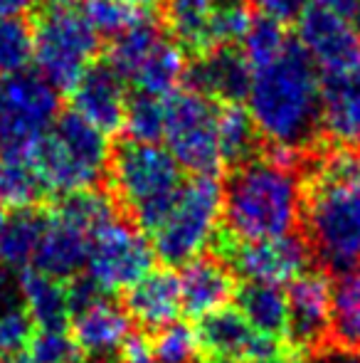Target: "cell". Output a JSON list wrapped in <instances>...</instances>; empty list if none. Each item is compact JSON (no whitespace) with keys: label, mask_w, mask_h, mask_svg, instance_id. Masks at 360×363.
Returning a JSON list of instances; mask_svg holds the SVG:
<instances>
[{"label":"cell","mask_w":360,"mask_h":363,"mask_svg":"<svg viewBox=\"0 0 360 363\" xmlns=\"http://www.w3.org/2000/svg\"><path fill=\"white\" fill-rule=\"evenodd\" d=\"M163 141L182 171L217 176L222 168L220 134H217L220 101L187 86L163 96Z\"/></svg>","instance_id":"cell-9"},{"label":"cell","mask_w":360,"mask_h":363,"mask_svg":"<svg viewBox=\"0 0 360 363\" xmlns=\"http://www.w3.org/2000/svg\"><path fill=\"white\" fill-rule=\"evenodd\" d=\"M185 77L192 89L202 91L210 99L220 104H240L250 91L252 67L245 55L225 45V48L197 55V62L187 69Z\"/></svg>","instance_id":"cell-22"},{"label":"cell","mask_w":360,"mask_h":363,"mask_svg":"<svg viewBox=\"0 0 360 363\" xmlns=\"http://www.w3.org/2000/svg\"><path fill=\"white\" fill-rule=\"evenodd\" d=\"M121 304L139 331L156 334L163 326L178 321L182 314L178 274L170 267L151 269L139 282L121 291Z\"/></svg>","instance_id":"cell-18"},{"label":"cell","mask_w":360,"mask_h":363,"mask_svg":"<svg viewBox=\"0 0 360 363\" xmlns=\"http://www.w3.org/2000/svg\"><path fill=\"white\" fill-rule=\"evenodd\" d=\"M33 62V30L23 18H0V77L28 69Z\"/></svg>","instance_id":"cell-32"},{"label":"cell","mask_w":360,"mask_h":363,"mask_svg":"<svg viewBox=\"0 0 360 363\" xmlns=\"http://www.w3.org/2000/svg\"><path fill=\"white\" fill-rule=\"evenodd\" d=\"M59 116V89L40 72L0 77V156L30 161Z\"/></svg>","instance_id":"cell-7"},{"label":"cell","mask_w":360,"mask_h":363,"mask_svg":"<svg viewBox=\"0 0 360 363\" xmlns=\"http://www.w3.org/2000/svg\"><path fill=\"white\" fill-rule=\"evenodd\" d=\"M240 43L242 55H245V60L250 62L252 69L272 62L274 57H279L291 45L286 38V30H284V23L265 18V15L260 20H252L250 30H247Z\"/></svg>","instance_id":"cell-30"},{"label":"cell","mask_w":360,"mask_h":363,"mask_svg":"<svg viewBox=\"0 0 360 363\" xmlns=\"http://www.w3.org/2000/svg\"><path fill=\"white\" fill-rule=\"evenodd\" d=\"M153 262L156 252L153 245L149 242V235L119 216L91 233L84 272L106 294H121L146 272H151Z\"/></svg>","instance_id":"cell-12"},{"label":"cell","mask_w":360,"mask_h":363,"mask_svg":"<svg viewBox=\"0 0 360 363\" xmlns=\"http://www.w3.org/2000/svg\"><path fill=\"white\" fill-rule=\"evenodd\" d=\"M356 0H311L296 18L298 48L323 72L360 65Z\"/></svg>","instance_id":"cell-10"},{"label":"cell","mask_w":360,"mask_h":363,"mask_svg":"<svg viewBox=\"0 0 360 363\" xmlns=\"http://www.w3.org/2000/svg\"><path fill=\"white\" fill-rule=\"evenodd\" d=\"M163 124H166L163 96L139 91L126 104V116L121 129L126 131V139L131 141L158 144V141H163Z\"/></svg>","instance_id":"cell-29"},{"label":"cell","mask_w":360,"mask_h":363,"mask_svg":"<svg viewBox=\"0 0 360 363\" xmlns=\"http://www.w3.org/2000/svg\"><path fill=\"white\" fill-rule=\"evenodd\" d=\"M301 158L274 151L257 153L227 173L217 230L235 240L301 233Z\"/></svg>","instance_id":"cell-3"},{"label":"cell","mask_w":360,"mask_h":363,"mask_svg":"<svg viewBox=\"0 0 360 363\" xmlns=\"http://www.w3.org/2000/svg\"><path fill=\"white\" fill-rule=\"evenodd\" d=\"M45 3H47L50 8H74L79 0H45Z\"/></svg>","instance_id":"cell-41"},{"label":"cell","mask_w":360,"mask_h":363,"mask_svg":"<svg viewBox=\"0 0 360 363\" xmlns=\"http://www.w3.org/2000/svg\"><path fill=\"white\" fill-rule=\"evenodd\" d=\"M69 101L74 114H79L91 126L104 131L106 136L116 134L124 126L129 104L126 82L109 65H91L69 89Z\"/></svg>","instance_id":"cell-17"},{"label":"cell","mask_w":360,"mask_h":363,"mask_svg":"<svg viewBox=\"0 0 360 363\" xmlns=\"http://www.w3.org/2000/svg\"><path fill=\"white\" fill-rule=\"evenodd\" d=\"M28 356L33 363H74L82 354H79L69 329H37L28 346Z\"/></svg>","instance_id":"cell-34"},{"label":"cell","mask_w":360,"mask_h":363,"mask_svg":"<svg viewBox=\"0 0 360 363\" xmlns=\"http://www.w3.org/2000/svg\"><path fill=\"white\" fill-rule=\"evenodd\" d=\"M0 363H3V361H0Z\"/></svg>","instance_id":"cell-48"},{"label":"cell","mask_w":360,"mask_h":363,"mask_svg":"<svg viewBox=\"0 0 360 363\" xmlns=\"http://www.w3.org/2000/svg\"><path fill=\"white\" fill-rule=\"evenodd\" d=\"M35 0H0V18H23Z\"/></svg>","instance_id":"cell-38"},{"label":"cell","mask_w":360,"mask_h":363,"mask_svg":"<svg viewBox=\"0 0 360 363\" xmlns=\"http://www.w3.org/2000/svg\"><path fill=\"white\" fill-rule=\"evenodd\" d=\"M50 223V203L10 208L0 223V264L8 269L30 267L35 250Z\"/></svg>","instance_id":"cell-24"},{"label":"cell","mask_w":360,"mask_h":363,"mask_svg":"<svg viewBox=\"0 0 360 363\" xmlns=\"http://www.w3.org/2000/svg\"><path fill=\"white\" fill-rule=\"evenodd\" d=\"M3 218H5V211H3V206H0V223H3Z\"/></svg>","instance_id":"cell-45"},{"label":"cell","mask_w":360,"mask_h":363,"mask_svg":"<svg viewBox=\"0 0 360 363\" xmlns=\"http://www.w3.org/2000/svg\"><path fill=\"white\" fill-rule=\"evenodd\" d=\"M35 331L37 326H35L30 311L25 309V304L8 301L0 306V361L25 354Z\"/></svg>","instance_id":"cell-33"},{"label":"cell","mask_w":360,"mask_h":363,"mask_svg":"<svg viewBox=\"0 0 360 363\" xmlns=\"http://www.w3.org/2000/svg\"><path fill=\"white\" fill-rule=\"evenodd\" d=\"M18 291L37 329H69L72 309H69L67 282H59L37 269L25 267L20 269Z\"/></svg>","instance_id":"cell-25"},{"label":"cell","mask_w":360,"mask_h":363,"mask_svg":"<svg viewBox=\"0 0 360 363\" xmlns=\"http://www.w3.org/2000/svg\"><path fill=\"white\" fill-rule=\"evenodd\" d=\"M237 309L245 319L267 339L279 341L284 346L289 324V301L286 287L274 282H257V279H237L235 289Z\"/></svg>","instance_id":"cell-23"},{"label":"cell","mask_w":360,"mask_h":363,"mask_svg":"<svg viewBox=\"0 0 360 363\" xmlns=\"http://www.w3.org/2000/svg\"><path fill=\"white\" fill-rule=\"evenodd\" d=\"M250 363H298V359L289 354V351H281V354L269 356V359H260V361H250Z\"/></svg>","instance_id":"cell-40"},{"label":"cell","mask_w":360,"mask_h":363,"mask_svg":"<svg viewBox=\"0 0 360 363\" xmlns=\"http://www.w3.org/2000/svg\"><path fill=\"white\" fill-rule=\"evenodd\" d=\"M131 3L141 5V8H146V5H151V3H153V0H131Z\"/></svg>","instance_id":"cell-43"},{"label":"cell","mask_w":360,"mask_h":363,"mask_svg":"<svg viewBox=\"0 0 360 363\" xmlns=\"http://www.w3.org/2000/svg\"><path fill=\"white\" fill-rule=\"evenodd\" d=\"M222 218V183L217 176L192 173L185 178L173 208L151 235L163 267H182L210 247Z\"/></svg>","instance_id":"cell-6"},{"label":"cell","mask_w":360,"mask_h":363,"mask_svg":"<svg viewBox=\"0 0 360 363\" xmlns=\"http://www.w3.org/2000/svg\"><path fill=\"white\" fill-rule=\"evenodd\" d=\"M15 291H18V284H13V279H10V269L0 264V306L15 301Z\"/></svg>","instance_id":"cell-39"},{"label":"cell","mask_w":360,"mask_h":363,"mask_svg":"<svg viewBox=\"0 0 360 363\" xmlns=\"http://www.w3.org/2000/svg\"><path fill=\"white\" fill-rule=\"evenodd\" d=\"M99 52V33L74 8H50L33 30V62L59 91H69Z\"/></svg>","instance_id":"cell-8"},{"label":"cell","mask_w":360,"mask_h":363,"mask_svg":"<svg viewBox=\"0 0 360 363\" xmlns=\"http://www.w3.org/2000/svg\"><path fill=\"white\" fill-rule=\"evenodd\" d=\"M0 173H3V156H0Z\"/></svg>","instance_id":"cell-47"},{"label":"cell","mask_w":360,"mask_h":363,"mask_svg":"<svg viewBox=\"0 0 360 363\" xmlns=\"http://www.w3.org/2000/svg\"><path fill=\"white\" fill-rule=\"evenodd\" d=\"M286 287L289 324H286V351L298 361L308 354L328 346L331 334V274L311 267L294 277Z\"/></svg>","instance_id":"cell-14"},{"label":"cell","mask_w":360,"mask_h":363,"mask_svg":"<svg viewBox=\"0 0 360 363\" xmlns=\"http://www.w3.org/2000/svg\"><path fill=\"white\" fill-rule=\"evenodd\" d=\"M220 156L222 166L232 168L247 158L257 156L262 144V136L252 121L250 111L242 109L240 104H220Z\"/></svg>","instance_id":"cell-28"},{"label":"cell","mask_w":360,"mask_h":363,"mask_svg":"<svg viewBox=\"0 0 360 363\" xmlns=\"http://www.w3.org/2000/svg\"><path fill=\"white\" fill-rule=\"evenodd\" d=\"M106 181L121 216L151 238L170 213L185 178L168 148L126 139L111 148Z\"/></svg>","instance_id":"cell-4"},{"label":"cell","mask_w":360,"mask_h":363,"mask_svg":"<svg viewBox=\"0 0 360 363\" xmlns=\"http://www.w3.org/2000/svg\"><path fill=\"white\" fill-rule=\"evenodd\" d=\"M185 74L187 65L182 48L175 40L161 38L126 82H131L144 94L168 96L170 91L178 89V84L185 79Z\"/></svg>","instance_id":"cell-26"},{"label":"cell","mask_w":360,"mask_h":363,"mask_svg":"<svg viewBox=\"0 0 360 363\" xmlns=\"http://www.w3.org/2000/svg\"><path fill=\"white\" fill-rule=\"evenodd\" d=\"M111 146L104 131L74 111H59L52 129L35 146L30 163L50 198L101 188L109 178Z\"/></svg>","instance_id":"cell-5"},{"label":"cell","mask_w":360,"mask_h":363,"mask_svg":"<svg viewBox=\"0 0 360 363\" xmlns=\"http://www.w3.org/2000/svg\"><path fill=\"white\" fill-rule=\"evenodd\" d=\"M265 18L279 20V23H289L296 20L301 15V10L306 8L311 0H250Z\"/></svg>","instance_id":"cell-35"},{"label":"cell","mask_w":360,"mask_h":363,"mask_svg":"<svg viewBox=\"0 0 360 363\" xmlns=\"http://www.w3.org/2000/svg\"><path fill=\"white\" fill-rule=\"evenodd\" d=\"M328 344L360 354V267L338 274L331 287Z\"/></svg>","instance_id":"cell-27"},{"label":"cell","mask_w":360,"mask_h":363,"mask_svg":"<svg viewBox=\"0 0 360 363\" xmlns=\"http://www.w3.org/2000/svg\"><path fill=\"white\" fill-rule=\"evenodd\" d=\"M69 334L79 354L89 361H116L126 341L134 336V321L126 314L124 304L109 296H101L84 311L72 316Z\"/></svg>","instance_id":"cell-16"},{"label":"cell","mask_w":360,"mask_h":363,"mask_svg":"<svg viewBox=\"0 0 360 363\" xmlns=\"http://www.w3.org/2000/svg\"><path fill=\"white\" fill-rule=\"evenodd\" d=\"M210 250L235 272L237 279L289 284L301 272L316 267L301 233L269 240H235L217 230Z\"/></svg>","instance_id":"cell-11"},{"label":"cell","mask_w":360,"mask_h":363,"mask_svg":"<svg viewBox=\"0 0 360 363\" xmlns=\"http://www.w3.org/2000/svg\"><path fill=\"white\" fill-rule=\"evenodd\" d=\"M116 363H158L151 351V341L144 331H134L129 341H126L124 351L119 354Z\"/></svg>","instance_id":"cell-36"},{"label":"cell","mask_w":360,"mask_h":363,"mask_svg":"<svg viewBox=\"0 0 360 363\" xmlns=\"http://www.w3.org/2000/svg\"><path fill=\"white\" fill-rule=\"evenodd\" d=\"M5 363H33V359H30V356H28V351H25V354L15 356V359H8Z\"/></svg>","instance_id":"cell-42"},{"label":"cell","mask_w":360,"mask_h":363,"mask_svg":"<svg viewBox=\"0 0 360 363\" xmlns=\"http://www.w3.org/2000/svg\"><path fill=\"white\" fill-rule=\"evenodd\" d=\"M84 18L99 35L116 38L146 18L144 8L131 0H82Z\"/></svg>","instance_id":"cell-31"},{"label":"cell","mask_w":360,"mask_h":363,"mask_svg":"<svg viewBox=\"0 0 360 363\" xmlns=\"http://www.w3.org/2000/svg\"><path fill=\"white\" fill-rule=\"evenodd\" d=\"M356 23H358V33H360V13H358V20H356Z\"/></svg>","instance_id":"cell-46"},{"label":"cell","mask_w":360,"mask_h":363,"mask_svg":"<svg viewBox=\"0 0 360 363\" xmlns=\"http://www.w3.org/2000/svg\"><path fill=\"white\" fill-rule=\"evenodd\" d=\"M298 363H360V354H353V351L338 349V346H323V349L308 354L306 359H301Z\"/></svg>","instance_id":"cell-37"},{"label":"cell","mask_w":360,"mask_h":363,"mask_svg":"<svg viewBox=\"0 0 360 363\" xmlns=\"http://www.w3.org/2000/svg\"><path fill=\"white\" fill-rule=\"evenodd\" d=\"M321 134L333 146L360 148V65L321 74Z\"/></svg>","instance_id":"cell-19"},{"label":"cell","mask_w":360,"mask_h":363,"mask_svg":"<svg viewBox=\"0 0 360 363\" xmlns=\"http://www.w3.org/2000/svg\"><path fill=\"white\" fill-rule=\"evenodd\" d=\"M250 0H168L166 25L182 50L205 55L245 38L252 25Z\"/></svg>","instance_id":"cell-13"},{"label":"cell","mask_w":360,"mask_h":363,"mask_svg":"<svg viewBox=\"0 0 360 363\" xmlns=\"http://www.w3.org/2000/svg\"><path fill=\"white\" fill-rule=\"evenodd\" d=\"M192 329H195L200 354L225 356L232 361L250 363L286 351V346H281L279 341H272L265 334H260L245 319V314L230 304L200 316Z\"/></svg>","instance_id":"cell-15"},{"label":"cell","mask_w":360,"mask_h":363,"mask_svg":"<svg viewBox=\"0 0 360 363\" xmlns=\"http://www.w3.org/2000/svg\"><path fill=\"white\" fill-rule=\"evenodd\" d=\"M89 238L91 235L84 233L82 228L50 211V223L40 238L30 267L47 277L59 279V282H69L87 269Z\"/></svg>","instance_id":"cell-21"},{"label":"cell","mask_w":360,"mask_h":363,"mask_svg":"<svg viewBox=\"0 0 360 363\" xmlns=\"http://www.w3.org/2000/svg\"><path fill=\"white\" fill-rule=\"evenodd\" d=\"M180 304L182 314L200 319L210 311L227 306L235 299L237 277L217 255H200L180 267Z\"/></svg>","instance_id":"cell-20"},{"label":"cell","mask_w":360,"mask_h":363,"mask_svg":"<svg viewBox=\"0 0 360 363\" xmlns=\"http://www.w3.org/2000/svg\"><path fill=\"white\" fill-rule=\"evenodd\" d=\"M247 111L274 153L303 158L321 141V74L298 45L252 69Z\"/></svg>","instance_id":"cell-2"},{"label":"cell","mask_w":360,"mask_h":363,"mask_svg":"<svg viewBox=\"0 0 360 363\" xmlns=\"http://www.w3.org/2000/svg\"><path fill=\"white\" fill-rule=\"evenodd\" d=\"M74 363H116V361H74Z\"/></svg>","instance_id":"cell-44"},{"label":"cell","mask_w":360,"mask_h":363,"mask_svg":"<svg viewBox=\"0 0 360 363\" xmlns=\"http://www.w3.org/2000/svg\"><path fill=\"white\" fill-rule=\"evenodd\" d=\"M301 235L331 277L360 267V148L328 146L301 158Z\"/></svg>","instance_id":"cell-1"}]
</instances>
